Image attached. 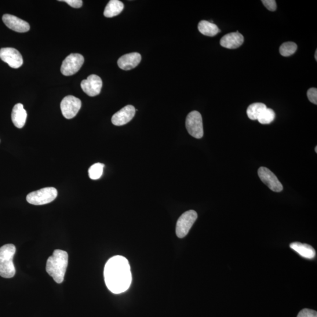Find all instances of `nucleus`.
I'll return each instance as SVG.
<instances>
[{"label": "nucleus", "instance_id": "1", "mask_svg": "<svg viewBox=\"0 0 317 317\" xmlns=\"http://www.w3.org/2000/svg\"><path fill=\"white\" fill-rule=\"evenodd\" d=\"M104 278L106 285L112 293L125 292L128 290L132 282L128 261L121 256L111 258L105 266Z\"/></svg>", "mask_w": 317, "mask_h": 317}, {"label": "nucleus", "instance_id": "2", "mask_svg": "<svg viewBox=\"0 0 317 317\" xmlns=\"http://www.w3.org/2000/svg\"><path fill=\"white\" fill-rule=\"evenodd\" d=\"M68 264V253L65 251L57 249L47 260L46 271L55 282L60 284L64 282Z\"/></svg>", "mask_w": 317, "mask_h": 317}, {"label": "nucleus", "instance_id": "3", "mask_svg": "<svg viewBox=\"0 0 317 317\" xmlns=\"http://www.w3.org/2000/svg\"><path fill=\"white\" fill-rule=\"evenodd\" d=\"M16 252V246L7 244L0 247V276L3 278H13L16 275L13 257Z\"/></svg>", "mask_w": 317, "mask_h": 317}, {"label": "nucleus", "instance_id": "4", "mask_svg": "<svg viewBox=\"0 0 317 317\" xmlns=\"http://www.w3.org/2000/svg\"><path fill=\"white\" fill-rule=\"evenodd\" d=\"M57 195L58 192L56 188H45L29 194L27 196V200L31 205H46L54 201Z\"/></svg>", "mask_w": 317, "mask_h": 317}, {"label": "nucleus", "instance_id": "5", "mask_svg": "<svg viewBox=\"0 0 317 317\" xmlns=\"http://www.w3.org/2000/svg\"><path fill=\"white\" fill-rule=\"evenodd\" d=\"M197 218L198 214L193 210L186 211L181 215L177 221L176 228V233L178 238H184L188 234Z\"/></svg>", "mask_w": 317, "mask_h": 317}, {"label": "nucleus", "instance_id": "6", "mask_svg": "<svg viewBox=\"0 0 317 317\" xmlns=\"http://www.w3.org/2000/svg\"><path fill=\"white\" fill-rule=\"evenodd\" d=\"M186 127L189 133L196 139H200L203 137L202 117L198 111L189 113L186 119Z\"/></svg>", "mask_w": 317, "mask_h": 317}, {"label": "nucleus", "instance_id": "7", "mask_svg": "<svg viewBox=\"0 0 317 317\" xmlns=\"http://www.w3.org/2000/svg\"><path fill=\"white\" fill-rule=\"evenodd\" d=\"M84 58L79 54H71L64 60L61 72L65 76L74 75L82 66Z\"/></svg>", "mask_w": 317, "mask_h": 317}, {"label": "nucleus", "instance_id": "8", "mask_svg": "<svg viewBox=\"0 0 317 317\" xmlns=\"http://www.w3.org/2000/svg\"><path fill=\"white\" fill-rule=\"evenodd\" d=\"M81 101L78 98L69 96L65 97L61 103L62 114L68 119L74 118L81 108Z\"/></svg>", "mask_w": 317, "mask_h": 317}, {"label": "nucleus", "instance_id": "9", "mask_svg": "<svg viewBox=\"0 0 317 317\" xmlns=\"http://www.w3.org/2000/svg\"><path fill=\"white\" fill-rule=\"evenodd\" d=\"M258 175L261 180L267 185L271 190L275 192H281L283 187L281 182L270 170L267 167H260L258 170Z\"/></svg>", "mask_w": 317, "mask_h": 317}, {"label": "nucleus", "instance_id": "10", "mask_svg": "<svg viewBox=\"0 0 317 317\" xmlns=\"http://www.w3.org/2000/svg\"><path fill=\"white\" fill-rule=\"evenodd\" d=\"M0 58L13 68H19L23 64L21 54L18 50L13 48H3L0 50Z\"/></svg>", "mask_w": 317, "mask_h": 317}, {"label": "nucleus", "instance_id": "11", "mask_svg": "<svg viewBox=\"0 0 317 317\" xmlns=\"http://www.w3.org/2000/svg\"><path fill=\"white\" fill-rule=\"evenodd\" d=\"M81 88L89 97H96L101 93L103 87V81L99 76L93 74L87 79L83 80L81 83Z\"/></svg>", "mask_w": 317, "mask_h": 317}, {"label": "nucleus", "instance_id": "12", "mask_svg": "<svg viewBox=\"0 0 317 317\" xmlns=\"http://www.w3.org/2000/svg\"><path fill=\"white\" fill-rule=\"evenodd\" d=\"M135 108L132 105H127L116 112L112 118V123L115 126H122L129 122L135 115Z\"/></svg>", "mask_w": 317, "mask_h": 317}, {"label": "nucleus", "instance_id": "13", "mask_svg": "<svg viewBox=\"0 0 317 317\" xmlns=\"http://www.w3.org/2000/svg\"><path fill=\"white\" fill-rule=\"evenodd\" d=\"M3 21L7 27L14 31L25 32L30 29V24L27 22L10 14H5L3 16Z\"/></svg>", "mask_w": 317, "mask_h": 317}, {"label": "nucleus", "instance_id": "14", "mask_svg": "<svg viewBox=\"0 0 317 317\" xmlns=\"http://www.w3.org/2000/svg\"><path fill=\"white\" fill-rule=\"evenodd\" d=\"M142 57L138 53L124 55L118 61V65L123 70L128 71L138 66L141 63Z\"/></svg>", "mask_w": 317, "mask_h": 317}, {"label": "nucleus", "instance_id": "15", "mask_svg": "<svg viewBox=\"0 0 317 317\" xmlns=\"http://www.w3.org/2000/svg\"><path fill=\"white\" fill-rule=\"evenodd\" d=\"M244 36L239 31L225 35L220 39L222 47L228 49H236L243 44Z\"/></svg>", "mask_w": 317, "mask_h": 317}, {"label": "nucleus", "instance_id": "16", "mask_svg": "<svg viewBox=\"0 0 317 317\" xmlns=\"http://www.w3.org/2000/svg\"><path fill=\"white\" fill-rule=\"evenodd\" d=\"M27 118V112L23 104H17L14 106L12 113V119L14 125L17 128L21 129L24 126Z\"/></svg>", "mask_w": 317, "mask_h": 317}, {"label": "nucleus", "instance_id": "17", "mask_svg": "<svg viewBox=\"0 0 317 317\" xmlns=\"http://www.w3.org/2000/svg\"><path fill=\"white\" fill-rule=\"evenodd\" d=\"M291 249H293L301 256L307 259H312L316 256L315 250L311 246L305 243L293 242L290 244Z\"/></svg>", "mask_w": 317, "mask_h": 317}, {"label": "nucleus", "instance_id": "18", "mask_svg": "<svg viewBox=\"0 0 317 317\" xmlns=\"http://www.w3.org/2000/svg\"><path fill=\"white\" fill-rule=\"evenodd\" d=\"M124 9L123 4L119 0H111L106 6L104 15L106 17L112 18L121 14Z\"/></svg>", "mask_w": 317, "mask_h": 317}, {"label": "nucleus", "instance_id": "19", "mask_svg": "<svg viewBox=\"0 0 317 317\" xmlns=\"http://www.w3.org/2000/svg\"><path fill=\"white\" fill-rule=\"evenodd\" d=\"M198 30L200 33L209 36H214L220 32V29L216 24L206 20L199 22Z\"/></svg>", "mask_w": 317, "mask_h": 317}, {"label": "nucleus", "instance_id": "20", "mask_svg": "<svg viewBox=\"0 0 317 317\" xmlns=\"http://www.w3.org/2000/svg\"><path fill=\"white\" fill-rule=\"evenodd\" d=\"M266 109H267V107L263 103H257L251 104L247 108V114L248 117L251 120H253V121L257 120Z\"/></svg>", "mask_w": 317, "mask_h": 317}, {"label": "nucleus", "instance_id": "21", "mask_svg": "<svg viewBox=\"0 0 317 317\" xmlns=\"http://www.w3.org/2000/svg\"><path fill=\"white\" fill-rule=\"evenodd\" d=\"M297 50V46L296 43L287 42L280 46V53L283 57H289L296 53Z\"/></svg>", "mask_w": 317, "mask_h": 317}, {"label": "nucleus", "instance_id": "22", "mask_svg": "<svg viewBox=\"0 0 317 317\" xmlns=\"http://www.w3.org/2000/svg\"><path fill=\"white\" fill-rule=\"evenodd\" d=\"M105 165L103 163H97L90 167L88 170L89 176L93 180H97L103 174Z\"/></svg>", "mask_w": 317, "mask_h": 317}, {"label": "nucleus", "instance_id": "23", "mask_svg": "<svg viewBox=\"0 0 317 317\" xmlns=\"http://www.w3.org/2000/svg\"><path fill=\"white\" fill-rule=\"evenodd\" d=\"M276 117V114L274 111L270 108H267L262 113L257 121L263 125L271 123L274 121Z\"/></svg>", "mask_w": 317, "mask_h": 317}, {"label": "nucleus", "instance_id": "24", "mask_svg": "<svg viewBox=\"0 0 317 317\" xmlns=\"http://www.w3.org/2000/svg\"><path fill=\"white\" fill-rule=\"evenodd\" d=\"M297 317H317V312L313 309L305 308L298 313Z\"/></svg>", "mask_w": 317, "mask_h": 317}, {"label": "nucleus", "instance_id": "25", "mask_svg": "<svg viewBox=\"0 0 317 317\" xmlns=\"http://www.w3.org/2000/svg\"><path fill=\"white\" fill-rule=\"evenodd\" d=\"M307 97L309 101L315 105L317 104V89L311 88L307 91Z\"/></svg>", "mask_w": 317, "mask_h": 317}, {"label": "nucleus", "instance_id": "26", "mask_svg": "<svg viewBox=\"0 0 317 317\" xmlns=\"http://www.w3.org/2000/svg\"><path fill=\"white\" fill-rule=\"evenodd\" d=\"M262 3H263L266 8L269 11H271V12H275L277 9L276 2L275 0H263Z\"/></svg>", "mask_w": 317, "mask_h": 317}, {"label": "nucleus", "instance_id": "27", "mask_svg": "<svg viewBox=\"0 0 317 317\" xmlns=\"http://www.w3.org/2000/svg\"><path fill=\"white\" fill-rule=\"evenodd\" d=\"M60 2L67 3L68 5L75 9L80 8V7H82L83 4L81 0H64V1Z\"/></svg>", "mask_w": 317, "mask_h": 317}, {"label": "nucleus", "instance_id": "28", "mask_svg": "<svg viewBox=\"0 0 317 317\" xmlns=\"http://www.w3.org/2000/svg\"><path fill=\"white\" fill-rule=\"evenodd\" d=\"M315 59L316 61H317V50L315 51Z\"/></svg>", "mask_w": 317, "mask_h": 317}, {"label": "nucleus", "instance_id": "29", "mask_svg": "<svg viewBox=\"0 0 317 317\" xmlns=\"http://www.w3.org/2000/svg\"><path fill=\"white\" fill-rule=\"evenodd\" d=\"M315 152L317 153V147H315Z\"/></svg>", "mask_w": 317, "mask_h": 317}]
</instances>
